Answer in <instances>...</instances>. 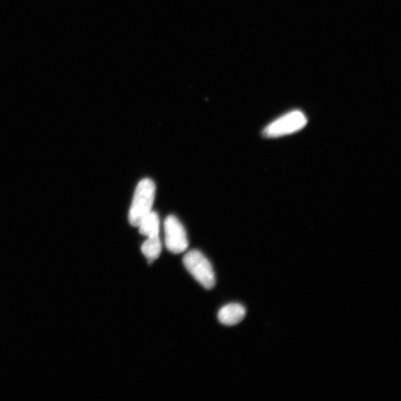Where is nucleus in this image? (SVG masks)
<instances>
[{
  "instance_id": "nucleus-3",
  "label": "nucleus",
  "mask_w": 401,
  "mask_h": 401,
  "mask_svg": "<svg viewBox=\"0 0 401 401\" xmlns=\"http://www.w3.org/2000/svg\"><path fill=\"white\" fill-rule=\"evenodd\" d=\"M307 124L303 112L298 110L290 112L268 124L263 131L267 138H279L301 131Z\"/></svg>"
},
{
  "instance_id": "nucleus-4",
  "label": "nucleus",
  "mask_w": 401,
  "mask_h": 401,
  "mask_svg": "<svg viewBox=\"0 0 401 401\" xmlns=\"http://www.w3.org/2000/svg\"><path fill=\"white\" fill-rule=\"evenodd\" d=\"M165 244L175 254L184 253L188 248L186 230L175 216H168L164 221Z\"/></svg>"
},
{
  "instance_id": "nucleus-7",
  "label": "nucleus",
  "mask_w": 401,
  "mask_h": 401,
  "mask_svg": "<svg viewBox=\"0 0 401 401\" xmlns=\"http://www.w3.org/2000/svg\"><path fill=\"white\" fill-rule=\"evenodd\" d=\"M162 249V242L159 237H147L141 245V251L147 258L150 264L157 261Z\"/></svg>"
},
{
  "instance_id": "nucleus-2",
  "label": "nucleus",
  "mask_w": 401,
  "mask_h": 401,
  "mask_svg": "<svg viewBox=\"0 0 401 401\" xmlns=\"http://www.w3.org/2000/svg\"><path fill=\"white\" fill-rule=\"evenodd\" d=\"M183 264L188 272L205 289L211 290L216 286V277L213 268L200 251L192 250L183 258Z\"/></svg>"
},
{
  "instance_id": "nucleus-6",
  "label": "nucleus",
  "mask_w": 401,
  "mask_h": 401,
  "mask_svg": "<svg viewBox=\"0 0 401 401\" xmlns=\"http://www.w3.org/2000/svg\"><path fill=\"white\" fill-rule=\"evenodd\" d=\"M138 228L141 235L147 237H158L160 229L159 215L152 211L145 218H142Z\"/></svg>"
},
{
  "instance_id": "nucleus-5",
  "label": "nucleus",
  "mask_w": 401,
  "mask_h": 401,
  "mask_svg": "<svg viewBox=\"0 0 401 401\" xmlns=\"http://www.w3.org/2000/svg\"><path fill=\"white\" fill-rule=\"evenodd\" d=\"M246 315V309L239 303L228 304L220 309L218 319L223 325L232 327L239 324Z\"/></svg>"
},
{
  "instance_id": "nucleus-1",
  "label": "nucleus",
  "mask_w": 401,
  "mask_h": 401,
  "mask_svg": "<svg viewBox=\"0 0 401 401\" xmlns=\"http://www.w3.org/2000/svg\"><path fill=\"white\" fill-rule=\"evenodd\" d=\"M155 197V185L150 178L141 180L138 184L129 209V222L138 227L142 218L149 214L152 209Z\"/></svg>"
}]
</instances>
